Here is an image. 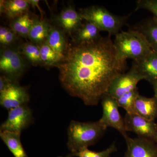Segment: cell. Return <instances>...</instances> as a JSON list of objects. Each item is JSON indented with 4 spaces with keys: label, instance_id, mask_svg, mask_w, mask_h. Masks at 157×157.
I'll return each mask as SVG.
<instances>
[{
    "label": "cell",
    "instance_id": "cell-2",
    "mask_svg": "<svg viewBox=\"0 0 157 157\" xmlns=\"http://www.w3.org/2000/svg\"><path fill=\"white\" fill-rule=\"evenodd\" d=\"M107 129L100 120L86 122L71 121L67 131L68 149L74 153L88 148L102 137Z\"/></svg>",
    "mask_w": 157,
    "mask_h": 157
},
{
    "label": "cell",
    "instance_id": "cell-8",
    "mask_svg": "<svg viewBox=\"0 0 157 157\" xmlns=\"http://www.w3.org/2000/svg\"><path fill=\"white\" fill-rule=\"evenodd\" d=\"M127 132H132L137 137L153 140L157 143V127L155 121H150L136 113H126L124 118Z\"/></svg>",
    "mask_w": 157,
    "mask_h": 157
},
{
    "label": "cell",
    "instance_id": "cell-23",
    "mask_svg": "<svg viewBox=\"0 0 157 157\" xmlns=\"http://www.w3.org/2000/svg\"><path fill=\"white\" fill-rule=\"evenodd\" d=\"M21 48L23 55L34 66L42 65L39 45L33 42H29L24 44Z\"/></svg>",
    "mask_w": 157,
    "mask_h": 157
},
{
    "label": "cell",
    "instance_id": "cell-14",
    "mask_svg": "<svg viewBox=\"0 0 157 157\" xmlns=\"http://www.w3.org/2000/svg\"><path fill=\"white\" fill-rule=\"evenodd\" d=\"M135 113L150 121H155L157 117V99L154 96L152 98H147L138 96L135 100Z\"/></svg>",
    "mask_w": 157,
    "mask_h": 157
},
{
    "label": "cell",
    "instance_id": "cell-28",
    "mask_svg": "<svg viewBox=\"0 0 157 157\" xmlns=\"http://www.w3.org/2000/svg\"><path fill=\"white\" fill-rule=\"evenodd\" d=\"M14 82L5 76H1L0 77V93L2 92L3 91L8 87L11 82Z\"/></svg>",
    "mask_w": 157,
    "mask_h": 157
},
{
    "label": "cell",
    "instance_id": "cell-32",
    "mask_svg": "<svg viewBox=\"0 0 157 157\" xmlns=\"http://www.w3.org/2000/svg\"></svg>",
    "mask_w": 157,
    "mask_h": 157
},
{
    "label": "cell",
    "instance_id": "cell-31",
    "mask_svg": "<svg viewBox=\"0 0 157 157\" xmlns=\"http://www.w3.org/2000/svg\"><path fill=\"white\" fill-rule=\"evenodd\" d=\"M61 157V156H59V157Z\"/></svg>",
    "mask_w": 157,
    "mask_h": 157
},
{
    "label": "cell",
    "instance_id": "cell-15",
    "mask_svg": "<svg viewBox=\"0 0 157 157\" xmlns=\"http://www.w3.org/2000/svg\"><path fill=\"white\" fill-rule=\"evenodd\" d=\"M21 132L2 131L0 137L14 157H28L21 141Z\"/></svg>",
    "mask_w": 157,
    "mask_h": 157
},
{
    "label": "cell",
    "instance_id": "cell-30",
    "mask_svg": "<svg viewBox=\"0 0 157 157\" xmlns=\"http://www.w3.org/2000/svg\"><path fill=\"white\" fill-rule=\"evenodd\" d=\"M154 90L155 92V97L157 98V83L153 85Z\"/></svg>",
    "mask_w": 157,
    "mask_h": 157
},
{
    "label": "cell",
    "instance_id": "cell-26",
    "mask_svg": "<svg viewBox=\"0 0 157 157\" xmlns=\"http://www.w3.org/2000/svg\"><path fill=\"white\" fill-rule=\"evenodd\" d=\"M136 11L144 9L150 11L157 21V0H138L136 2Z\"/></svg>",
    "mask_w": 157,
    "mask_h": 157
},
{
    "label": "cell",
    "instance_id": "cell-25",
    "mask_svg": "<svg viewBox=\"0 0 157 157\" xmlns=\"http://www.w3.org/2000/svg\"><path fill=\"white\" fill-rule=\"evenodd\" d=\"M117 151L115 143H113L109 147L102 151H92L88 148H86L74 153H71L69 157H110L113 153Z\"/></svg>",
    "mask_w": 157,
    "mask_h": 157
},
{
    "label": "cell",
    "instance_id": "cell-12",
    "mask_svg": "<svg viewBox=\"0 0 157 157\" xmlns=\"http://www.w3.org/2000/svg\"><path fill=\"white\" fill-rule=\"evenodd\" d=\"M144 79L153 86L157 83V52L153 50L138 61L133 62Z\"/></svg>",
    "mask_w": 157,
    "mask_h": 157
},
{
    "label": "cell",
    "instance_id": "cell-3",
    "mask_svg": "<svg viewBox=\"0 0 157 157\" xmlns=\"http://www.w3.org/2000/svg\"><path fill=\"white\" fill-rule=\"evenodd\" d=\"M113 44L119 58L124 60L131 59L138 61L153 51L144 35L135 29L120 32Z\"/></svg>",
    "mask_w": 157,
    "mask_h": 157
},
{
    "label": "cell",
    "instance_id": "cell-18",
    "mask_svg": "<svg viewBox=\"0 0 157 157\" xmlns=\"http://www.w3.org/2000/svg\"><path fill=\"white\" fill-rule=\"evenodd\" d=\"M46 42L61 59L64 57L68 47L63 31L56 27L51 28Z\"/></svg>",
    "mask_w": 157,
    "mask_h": 157
},
{
    "label": "cell",
    "instance_id": "cell-16",
    "mask_svg": "<svg viewBox=\"0 0 157 157\" xmlns=\"http://www.w3.org/2000/svg\"><path fill=\"white\" fill-rule=\"evenodd\" d=\"M30 4L25 0L1 1V12L14 19L27 13Z\"/></svg>",
    "mask_w": 157,
    "mask_h": 157
},
{
    "label": "cell",
    "instance_id": "cell-20",
    "mask_svg": "<svg viewBox=\"0 0 157 157\" xmlns=\"http://www.w3.org/2000/svg\"><path fill=\"white\" fill-rule=\"evenodd\" d=\"M135 29L144 35L152 49L157 52V21L153 17L140 24Z\"/></svg>",
    "mask_w": 157,
    "mask_h": 157
},
{
    "label": "cell",
    "instance_id": "cell-21",
    "mask_svg": "<svg viewBox=\"0 0 157 157\" xmlns=\"http://www.w3.org/2000/svg\"><path fill=\"white\" fill-rule=\"evenodd\" d=\"M35 20L27 12L13 20L11 25V30L21 36L28 37Z\"/></svg>",
    "mask_w": 157,
    "mask_h": 157
},
{
    "label": "cell",
    "instance_id": "cell-29",
    "mask_svg": "<svg viewBox=\"0 0 157 157\" xmlns=\"http://www.w3.org/2000/svg\"><path fill=\"white\" fill-rule=\"evenodd\" d=\"M10 29L1 26L0 27V42H2Z\"/></svg>",
    "mask_w": 157,
    "mask_h": 157
},
{
    "label": "cell",
    "instance_id": "cell-7",
    "mask_svg": "<svg viewBox=\"0 0 157 157\" xmlns=\"http://www.w3.org/2000/svg\"><path fill=\"white\" fill-rule=\"evenodd\" d=\"M25 69L24 60L19 52L10 48L1 49L0 70L5 76L16 82Z\"/></svg>",
    "mask_w": 157,
    "mask_h": 157
},
{
    "label": "cell",
    "instance_id": "cell-4",
    "mask_svg": "<svg viewBox=\"0 0 157 157\" xmlns=\"http://www.w3.org/2000/svg\"><path fill=\"white\" fill-rule=\"evenodd\" d=\"M79 13L82 19L94 25L100 31H106L110 36L120 32L130 16H117L98 6L80 9Z\"/></svg>",
    "mask_w": 157,
    "mask_h": 157
},
{
    "label": "cell",
    "instance_id": "cell-5",
    "mask_svg": "<svg viewBox=\"0 0 157 157\" xmlns=\"http://www.w3.org/2000/svg\"><path fill=\"white\" fill-rule=\"evenodd\" d=\"M101 105L103 114L100 121L106 128L109 127L117 130L123 136L127 135L124 118L119 111V107L116 100L108 93L105 94L102 99Z\"/></svg>",
    "mask_w": 157,
    "mask_h": 157
},
{
    "label": "cell",
    "instance_id": "cell-17",
    "mask_svg": "<svg viewBox=\"0 0 157 157\" xmlns=\"http://www.w3.org/2000/svg\"><path fill=\"white\" fill-rule=\"evenodd\" d=\"M101 31L94 25L86 21L82 24L74 33L73 43H82L94 42L101 38Z\"/></svg>",
    "mask_w": 157,
    "mask_h": 157
},
{
    "label": "cell",
    "instance_id": "cell-9",
    "mask_svg": "<svg viewBox=\"0 0 157 157\" xmlns=\"http://www.w3.org/2000/svg\"><path fill=\"white\" fill-rule=\"evenodd\" d=\"M33 121L32 110L23 105L10 109L7 119L1 125L0 132H21L28 128Z\"/></svg>",
    "mask_w": 157,
    "mask_h": 157
},
{
    "label": "cell",
    "instance_id": "cell-19",
    "mask_svg": "<svg viewBox=\"0 0 157 157\" xmlns=\"http://www.w3.org/2000/svg\"><path fill=\"white\" fill-rule=\"evenodd\" d=\"M51 28L45 21L35 20L28 37L32 42L40 45L46 42Z\"/></svg>",
    "mask_w": 157,
    "mask_h": 157
},
{
    "label": "cell",
    "instance_id": "cell-11",
    "mask_svg": "<svg viewBox=\"0 0 157 157\" xmlns=\"http://www.w3.org/2000/svg\"><path fill=\"white\" fill-rule=\"evenodd\" d=\"M0 94L1 106L9 110L27 105L29 101V96L26 89L15 82H11Z\"/></svg>",
    "mask_w": 157,
    "mask_h": 157
},
{
    "label": "cell",
    "instance_id": "cell-10",
    "mask_svg": "<svg viewBox=\"0 0 157 157\" xmlns=\"http://www.w3.org/2000/svg\"><path fill=\"white\" fill-rule=\"evenodd\" d=\"M124 137L127 144L124 157H157V143L153 140L127 135Z\"/></svg>",
    "mask_w": 157,
    "mask_h": 157
},
{
    "label": "cell",
    "instance_id": "cell-27",
    "mask_svg": "<svg viewBox=\"0 0 157 157\" xmlns=\"http://www.w3.org/2000/svg\"><path fill=\"white\" fill-rule=\"evenodd\" d=\"M15 33L12 30L9 29L8 33L6 35L5 39L3 40L2 42H1V44L5 45H9L11 44L14 42L15 38Z\"/></svg>",
    "mask_w": 157,
    "mask_h": 157
},
{
    "label": "cell",
    "instance_id": "cell-22",
    "mask_svg": "<svg viewBox=\"0 0 157 157\" xmlns=\"http://www.w3.org/2000/svg\"><path fill=\"white\" fill-rule=\"evenodd\" d=\"M39 46L42 65L54 66L62 59L60 57L52 48L46 42L39 45Z\"/></svg>",
    "mask_w": 157,
    "mask_h": 157
},
{
    "label": "cell",
    "instance_id": "cell-13",
    "mask_svg": "<svg viewBox=\"0 0 157 157\" xmlns=\"http://www.w3.org/2000/svg\"><path fill=\"white\" fill-rule=\"evenodd\" d=\"M82 20L80 13L71 6L63 9L57 18L59 25L70 35L74 34L80 27Z\"/></svg>",
    "mask_w": 157,
    "mask_h": 157
},
{
    "label": "cell",
    "instance_id": "cell-24",
    "mask_svg": "<svg viewBox=\"0 0 157 157\" xmlns=\"http://www.w3.org/2000/svg\"><path fill=\"white\" fill-rule=\"evenodd\" d=\"M139 95L137 88L136 89L125 94L116 100L119 107L124 109L126 111V113L128 114L135 113V100Z\"/></svg>",
    "mask_w": 157,
    "mask_h": 157
},
{
    "label": "cell",
    "instance_id": "cell-1",
    "mask_svg": "<svg viewBox=\"0 0 157 157\" xmlns=\"http://www.w3.org/2000/svg\"><path fill=\"white\" fill-rule=\"evenodd\" d=\"M111 36L69 46L54 66L59 71L62 86L86 106H96L107 93L112 81L126 69V60L117 56Z\"/></svg>",
    "mask_w": 157,
    "mask_h": 157
},
{
    "label": "cell",
    "instance_id": "cell-6",
    "mask_svg": "<svg viewBox=\"0 0 157 157\" xmlns=\"http://www.w3.org/2000/svg\"><path fill=\"white\" fill-rule=\"evenodd\" d=\"M134 64L128 72L121 73L112 81L107 93L116 100L137 88V83L143 80Z\"/></svg>",
    "mask_w": 157,
    "mask_h": 157
}]
</instances>
